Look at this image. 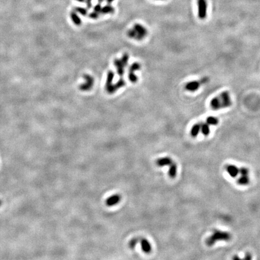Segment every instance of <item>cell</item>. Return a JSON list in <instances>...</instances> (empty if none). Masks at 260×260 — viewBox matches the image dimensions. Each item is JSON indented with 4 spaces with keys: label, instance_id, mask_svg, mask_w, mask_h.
<instances>
[{
    "label": "cell",
    "instance_id": "cell-16",
    "mask_svg": "<svg viewBox=\"0 0 260 260\" xmlns=\"http://www.w3.org/2000/svg\"><path fill=\"white\" fill-rule=\"evenodd\" d=\"M200 131H201V124H196L191 127L190 131V134L191 137H196L198 136V134Z\"/></svg>",
    "mask_w": 260,
    "mask_h": 260
},
{
    "label": "cell",
    "instance_id": "cell-26",
    "mask_svg": "<svg viewBox=\"0 0 260 260\" xmlns=\"http://www.w3.org/2000/svg\"><path fill=\"white\" fill-rule=\"evenodd\" d=\"M120 60H121L122 63L125 66V67H126L128 63V60H129V55L127 53H125L123 54V56L122 57L120 58Z\"/></svg>",
    "mask_w": 260,
    "mask_h": 260
},
{
    "label": "cell",
    "instance_id": "cell-32",
    "mask_svg": "<svg viewBox=\"0 0 260 260\" xmlns=\"http://www.w3.org/2000/svg\"><path fill=\"white\" fill-rule=\"evenodd\" d=\"M245 259H246V260H250L252 259V256L250 254V253H246V254L245 255Z\"/></svg>",
    "mask_w": 260,
    "mask_h": 260
},
{
    "label": "cell",
    "instance_id": "cell-14",
    "mask_svg": "<svg viewBox=\"0 0 260 260\" xmlns=\"http://www.w3.org/2000/svg\"><path fill=\"white\" fill-rule=\"evenodd\" d=\"M172 160L171 158L169 157H165V158L160 159L157 161V165L159 166H171L172 164Z\"/></svg>",
    "mask_w": 260,
    "mask_h": 260
},
{
    "label": "cell",
    "instance_id": "cell-23",
    "mask_svg": "<svg viewBox=\"0 0 260 260\" xmlns=\"http://www.w3.org/2000/svg\"><path fill=\"white\" fill-rule=\"evenodd\" d=\"M128 79L131 83H136L138 81V77L136 75L135 72H128Z\"/></svg>",
    "mask_w": 260,
    "mask_h": 260
},
{
    "label": "cell",
    "instance_id": "cell-19",
    "mask_svg": "<svg viewBox=\"0 0 260 260\" xmlns=\"http://www.w3.org/2000/svg\"><path fill=\"white\" fill-rule=\"evenodd\" d=\"M177 166L175 164V163H172V165H171L170 169H169V177L172 178H175L177 175Z\"/></svg>",
    "mask_w": 260,
    "mask_h": 260
},
{
    "label": "cell",
    "instance_id": "cell-33",
    "mask_svg": "<svg viewBox=\"0 0 260 260\" xmlns=\"http://www.w3.org/2000/svg\"><path fill=\"white\" fill-rule=\"evenodd\" d=\"M207 81H208V78H203L202 79H201V81H200V83L201 84H204V83H207Z\"/></svg>",
    "mask_w": 260,
    "mask_h": 260
},
{
    "label": "cell",
    "instance_id": "cell-20",
    "mask_svg": "<svg viewBox=\"0 0 260 260\" xmlns=\"http://www.w3.org/2000/svg\"><path fill=\"white\" fill-rule=\"evenodd\" d=\"M206 122L209 125H216L219 123V120L213 116H209L206 119Z\"/></svg>",
    "mask_w": 260,
    "mask_h": 260
},
{
    "label": "cell",
    "instance_id": "cell-29",
    "mask_svg": "<svg viewBox=\"0 0 260 260\" xmlns=\"http://www.w3.org/2000/svg\"><path fill=\"white\" fill-rule=\"evenodd\" d=\"M140 240V239H134L130 241V242L129 243V246L131 247V248H134V247L136 246L137 243Z\"/></svg>",
    "mask_w": 260,
    "mask_h": 260
},
{
    "label": "cell",
    "instance_id": "cell-17",
    "mask_svg": "<svg viewBox=\"0 0 260 260\" xmlns=\"http://www.w3.org/2000/svg\"><path fill=\"white\" fill-rule=\"evenodd\" d=\"M249 182L250 179L248 177V175H241L237 180L238 184L241 185H246L249 184Z\"/></svg>",
    "mask_w": 260,
    "mask_h": 260
},
{
    "label": "cell",
    "instance_id": "cell-10",
    "mask_svg": "<svg viewBox=\"0 0 260 260\" xmlns=\"http://www.w3.org/2000/svg\"><path fill=\"white\" fill-rule=\"evenodd\" d=\"M120 196L119 195H114L108 198L106 200V204L108 207H112L119 203L120 200Z\"/></svg>",
    "mask_w": 260,
    "mask_h": 260
},
{
    "label": "cell",
    "instance_id": "cell-27",
    "mask_svg": "<svg viewBox=\"0 0 260 260\" xmlns=\"http://www.w3.org/2000/svg\"><path fill=\"white\" fill-rule=\"evenodd\" d=\"M88 15H89V17L90 18V19H97L99 17V13H98V12H96V11H93V12H91V13H90Z\"/></svg>",
    "mask_w": 260,
    "mask_h": 260
},
{
    "label": "cell",
    "instance_id": "cell-35",
    "mask_svg": "<svg viewBox=\"0 0 260 260\" xmlns=\"http://www.w3.org/2000/svg\"><path fill=\"white\" fill-rule=\"evenodd\" d=\"M233 259H234V260H239V259H240V258L237 255H235V256L233 257Z\"/></svg>",
    "mask_w": 260,
    "mask_h": 260
},
{
    "label": "cell",
    "instance_id": "cell-22",
    "mask_svg": "<svg viewBox=\"0 0 260 260\" xmlns=\"http://www.w3.org/2000/svg\"><path fill=\"white\" fill-rule=\"evenodd\" d=\"M141 69V64L138 62H134L129 68V72H135L137 71L140 70Z\"/></svg>",
    "mask_w": 260,
    "mask_h": 260
},
{
    "label": "cell",
    "instance_id": "cell-11",
    "mask_svg": "<svg viewBox=\"0 0 260 260\" xmlns=\"http://www.w3.org/2000/svg\"><path fill=\"white\" fill-rule=\"evenodd\" d=\"M210 106L213 110H219V109H220V108H222L221 101L219 97V96L213 98L211 100Z\"/></svg>",
    "mask_w": 260,
    "mask_h": 260
},
{
    "label": "cell",
    "instance_id": "cell-1",
    "mask_svg": "<svg viewBox=\"0 0 260 260\" xmlns=\"http://www.w3.org/2000/svg\"><path fill=\"white\" fill-rule=\"evenodd\" d=\"M231 235L228 232L217 231L206 240V244L208 246L214 245L219 241H228L231 239Z\"/></svg>",
    "mask_w": 260,
    "mask_h": 260
},
{
    "label": "cell",
    "instance_id": "cell-8",
    "mask_svg": "<svg viewBox=\"0 0 260 260\" xmlns=\"http://www.w3.org/2000/svg\"><path fill=\"white\" fill-rule=\"evenodd\" d=\"M201 83L199 81H191L185 84V89L187 90V91L194 92L199 89V87L201 86Z\"/></svg>",
    "mask_w": 260,
    "mask_h": 260
},
{
    "label": "cell",
    "instance_id": "cell-36",
    "mask_svg": "<svg viewBox=\"0 0 260 260\" xmlns=\"http://www.w3.org/2000/svg\"><path fill=\"white\" fill-rule=\"evenodd\" d=\"M76 1L80 2V3H84L86 1V0H76Z\"/></svg>",
    "mask_w": 260,
    "mask_h": 260
},
{
    "label": "cell",
    "instance_id": "cell-39",
    "mask_svg": "<svg viewBox=\"0 0 260 260\" xmlns=\"http://www.w3.org/2000/svg\"><path fill=\"white\" fill-rule=\"evenodd\" d=\"M160 1H162V0H160Z\"/></svg>",
    "mask_w": 260,
    "mask_h": 260
},
{
    "label": "cell",
    "instance_id": "cell-7",
    "mask_svg": "<svg viewBox=\"0 0 260 260\" xmlns=\"http://www.w3.org/2000/svg\"><path fill=\"white\" fill-rule=\"evenodd\" d=\"M114 65L117 70V74L120 77H122L125 73V66L120 58H116L114 60Z\"/></svg>",
    "mask_w": 260,
    "mask_h": 260
},
{
    "label": "cell",
    "instance_id": "cell-24",
    "mask_svg": "<svg viewBox=\"0 0 260 260\" xmlns=\"http://www.w3.org/2000/svg\"><path fill=\"white\" fill-rule=\"evenodd\" d=\"M114 85H115L116 89L118 90L124 87L126 85V82L122 77H120V79L116 83V84H114Z\"/></svg>",
    "mask_w": 260,
    "mask_h": 260
},
{
    "label": "cell",
    "instance_id": "cell-9",
    "mask_svg": "<svg viewBox=\"0 0 260 260\" xmlns=\"http://www.w3.org/2000/svg\"><path fill=\"white\" fill-rule=\"evenodd\" d=\"M226 170L229 175V176L232 178L237 177V175L239 174V169L235 165H228L226 167Z\"/></svg>",
    "mask_w": 260,
    "mask_h": 260
},
{
    "label": "cell",
    "instance_id": "cell-25",
    "mask_svg": "<svg viewBox=\"0 0 260 260\" xmlns=\"http://www.w3.org/2000/svg\"><path fill=\"white\" fill-rule=\"evenodd\" d=\"M127 36H128V38L136 40V38L137 37V33L135 31V30L133 28H132L128 30Z\"/></svg>",
    "mask_w": 260,
    "mask_h": 260
},
{
    "label": "cell",
    "instance_id": "cell-34",
    "mask_svg": "<svg viewBox=\"0 0 260 260\" xmlns=\"http://www.w3.org/2000/svg\"><path fill=\"white\" fill-rule=\"evenodd\" d=\"M114 1V0H106V2L108 4H111Z\"/></svg>",
    "mask_w": 260,
    "mask_h": 260
},
{
    "label": "cell",
    "instance_id": "cell-12",
    "mask_svg": "<svg viewBox=\"0 0 260 260\" xmlns=\"http://www.w3.org/2000/svg\"><path fill=\"white\" fill-rule=\"evenodd\" d=\"M140 243L143 251L146 253H150L151 249H152V247H151V245L149 241L146 239H142L140 240Z\"/></svg>",
    "mask_w": 260,
    "mask_h": 260
},
{
    "label": "cell",
    "instance_id": "cell-4",
    "mask_svg": "<svg viewBox=\"0 0 260 260\" xmlns=\"http://www.w3.org/2000/svg\"><path fill=\"white\" fill-rule=\"evenodd\" d=\"M198 15L199 19H204L207 15L208 4L207 0H197Z\"/></svg>",
    "mask_w": 260,
    "mask_h": 260
},
{
    "label": "cell",
    "instance_id": "cell-15",
    "mask_svg": "<svg viewBox=\"0 0 260 260\" xmlns=\"http://www.w3.org/2000/svg\"><path fill=\"white\" fill-rule=\"evenodd\" d=\"M114 12V9L113 6L110 4H107L104 5V7H102L101 13L102 15H107V14H112Z\"/></svg>",
    "mask_w": 260,
    "mask_h": 260
},
{
    "label": "cell",
    "instance_id": "cell-21",
    "mask_svg": "<svg viewBox=\"0 0 260 260\" xmlns=\"http://www.w3.org/2000/svg\"><path fill=\"white\" fill-rule=\"evenodd\" d=\"M74 11H75L77 13H78L81 15L84 16H85L88 15V9H86V8L81 7H75Z\"/></svg>",
    "mask_w": 260,
    "mask_h": 260
},
{
    "label": "cell",
    "instance_id": "cell-31",
    "mask_svg": "<svg viewBox=\"0 0 260 260\" xmlns=\"http://www.w3.org/2000/svg\"><path fill=\"white\" fill-rule=\"evenodd\" d=\"M92 0H86V6H87V9H90L92 7Z\"/></svg>",
    "mask_w": 260,
    "mask_h": 260
},
{
    "label": "cell",
    "instance_id": "cell-2",
    "mask_svg": "<svg viewBox=\"0 0 260 260\" xmlns=\"http://www.w3.org/2000/svg\"><path fill=\"white\" fill-rule=\"evenodd\" d=\"M114 77V72L113 71H109L107 72L105 83V90L109 94H113L116 93L118 90L114 84L113 83Z\"/></svg>",
    "mask_w": 260,
    "mask_h": 260
},
{
    "label": "cell",
    "instance_id": "cell-18",
    "mask_svg": "<svg viewBox=\"0 0 260 260\" xmlns=\"http://www.w3.org/2000/svg\"><path fill=\"white\" fill-rule=\"evenodd\" d=\"M201 131L202 134L205 136H208L210 132V129L209 125L206 123H203L201 124Z\"/></svg>",
    "mask_w": 260,
    "mask_h": 260
},
{
    "label": "cell",
    "instance_id": "cell-37",
    "mask_svg": "<svg viewBox=\"0 0 260 260\" xmlns=\"http://www.w3.org/2000/svg\"><path fill=\"white\" fill-rule=\"evenodd\" d=\"M98 3H101V4L102 3H103V2H104V0H98Z\"/></svg>",
    "mask_w": 260,
    "mask_h": 260
},
{
    "label": "cell",
    "instance_id": "cell-5",
    "mask_svg": "<svg viewBox=\"0 0 260 260\" xmlns=\"http://www.w3.org/2000/svg\"><path fill=\"white\" fill-rule=\"evenodd\" d=\"M133 28L135 30L137 33V37L136 38V40L141 41L143 40L148 34V30L146 28L144 27L140 24H135L133 26Z\"/></svg>",
    "mask_w": 260,
    "mask_h": 260
},
{
    "label": "cell",
    "instance_id": "cell-30",
    "mask_svg": "<svg viewBox=\"0 0 260 260\" xmlns=\"http://www.w3.org/2000/svg\"><path fill=\"white\" fill-rule=\"evenodd\" d=\"M102 5L101 4V3H98L97 4H96L95 6H94V7H93V11H96V12H98V13H101V9H102Z\"/></svg>",
    "mask_w": 260,
    "mask_h": 260
},
{
    "label": "cell",
    "instance_id": "cell-28",
    "mask_svg": "<svg viewBox=\"0 0 260 260\" xmlns=\"http://www.w3.org/2000/svg\"><path fill=\"white\" fill-rule=\"evenodd\" d=\"M239 173L241 175H248L249 170L246 167H242L239 169Z\"/></svg>",
    "mask_w": 260,
    "mask_h": 260
},
{
    "label": "cell",
    "instance_id": "cell-13",
    "mask_svg": "<svg viewBox=\"0 0 260 260\" xmlns=\"http://www.w3.org/2000/svg\"><path fill=\"white\" fill-rule=\"evenodd\" d=\"M70 17H71V19L72 21L74 22V24L75 26H80L81 25L82 23L81 18L79 16H78V15L77 14V13L75 11H72L71 12Z\"/></svg>",
    "mask_w": 260,
    "mask_h": 260
},
{
    "label": "cell",
    "instance_id": "cell-38",
    "mask_svg": "<svg viewBox=\"0 0 260 260\" xmlns=\"http://www.w3.org/2000/svg\"><path fill=\"white\" fill-rule=\"evenodd\" d=\"M1 204H2V201H1V200H0V206H1Z\"/></svg>",
    "mask_w": 260,
    "mask_h": 260
},
{
    "label": "cell",
    "instance_id": "cell-3",
    "mask_svg": "<svg viewBox=\"0 0 260 260\" xmlns=\"http://www.w3.org/2000/svg\"><path fill=\"white\" fill-rule=\"evenodd\" d=\"M84 79L85 80V82L81 84L79 86V89L83 92L89 91L91 90L94 85L95 80L94 78L89 74H84L83 75Z\"/></svg>",
    "mask_w": 260,
    "mask_h": 260
},
{
    "label": "cell",
    "instance_id": "cell-6",
    "mask_svg": "<svg viewBox=\"0 0 260 260\" xmlns=\"http://www.w3.org/2000/svg\"><path fill=\"white\" fill-rule=\"evenodd\" d=\"M219 97L221 101L222 108L229 107L232 105V101L230 98V95L228 91L223 92Z\"/></svg>",
    "mask_w": 260,
    "mask_h": 260
}]
</instances>
